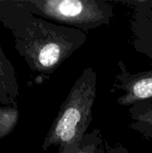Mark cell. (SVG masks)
I'll list each match as a JSON object with an SVG mask.
<instances>
[{
    "instance_id": "6da1fadb",
    "label": "cell",
    "mask_w": 152,
    "mask_h": 153,
    "mask_svg": "<svg viewBox=\"0 0 152 153\" xmlns=\"http://www.w3.org/2000/svg\"><path fill=\"white\" fill-rule=\"evenodd\" d=\"M95 98L96 74L88 68L71 89L48 136V143L58 144L61 153H75L81 148L92 119Z\"/></svg>"
},
{
    "instance_id": "7a4b0ae2",
    "label": "cell",
    "mask_w": 152,
    "mask_h": 153,
    "mask_svg": "<svg viewBox=\"0 0 152 153\" xmlns=\"http://www.w3.org/2000/svg\"><path fill=\"white\" fill-rule=\"evenodd\" d=\"M105 2L96 0H56L45 3L46 11L54 18L80 27L93 26L108 21Z\"/></svg>"
},
{
    "instance_id": "3957f363",
    "label": "cell",
    "mask_w": 152,
    "mask_h": 153,
    "mask_svg": "<svg viewBox=\"0 0 152 153\" xmlns=\"http://www.w3.org/2000/svg\"><path fill=\"white\" fill-rule=\"evenodd\" d=\"M125 94L119 98L122 105H130L138 100L152 97V72L132 77L125 85Z\"/></svg>"
},
{
    "instance_id": "277c9868",
    "label": "cell",
    "mask_w": 152,
    "mask_h": 153,
    "mask_svg": "<svg viewBox=\"0 0 152 153\" xmlns=\"http://www.w3.org/2000/svg\"><path fill=\"white\" fill-rule=\"evenodd\" d=\"M75 153H103L102 150L99 148V143H90L81 145V148Z\"/></svg>"
},
{
    "instance_id": "5b68a950",
    "label": "cell",
    "mask_w": 152,
    "mask_h": 153,
    "mask_svg": "<svg viewBox=\"0 0 152 153\" xmlns=\"http://www.w3.org/2000/svg\"><path fill=\"white\" fill-rule=\"evenodd\" d=\"M137 119L142 122V123H145L149 126H151L152 127V108L148 109L146 112L137 116Z\"/></svg>"
},
{
    "instance_id": "8992f818",
    "label": "cell",
    "mask_w": 152,
    "mask_h": 153,
    "mask_svg": "<svg viewBox=\"0 0 152 153\" xmlns=\"http://www.w3.org/2000/svg\"><path fill=\"white\" fill-rule=\"evenodd\" d=\"M116 153H128V152H127L126 150H121V151H118V152H116Z\"/></svg>"
}]
</instances>
